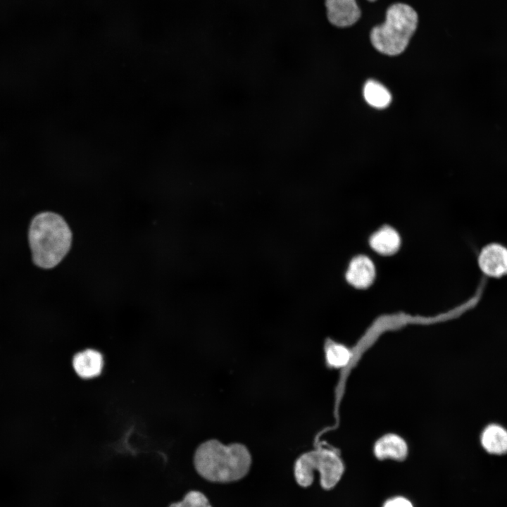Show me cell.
Here are the masks:
<instances>
[{"instance_id":"cell-1","label":"cell","mask_w":507,"mask_h":507,"mask_svg":"<svg viewBox=\"0 0 507 507\" xmlns=\"http://www.w3.org/2000/svg\"><path fill=\"white\" fill-rule=\"evenodd\" d=\"M194 465L197 473L208 481L232 482L247 475L251 465V456L242 444L225 445L211 439L196 449Z\"/></svg>"},{"instance_id":"cell-2","label":"cell","mask_w":507,"mask_h":507,"mask_svg":"<svg viewBox=\"0 0 507 507\" xmlns=\"http://www.w3.org/2000/svg\"><path fill=\"white\" fill-rule=\"evenodd\" d=\"M28 240L35 265L51 269L56 266L69 251L72 232L62 216L46 211L38 213L32 220Z\"/></svg>"},{"instance_id":"cell-3","label":"cell","mask_w":507,"mask_h":507,"mask_svg":"<svg viewBox=\"0 0 507 507\" xmlns=\"http://www.w3.org/2000/svg\"><path fill=\"white\" fill-rule=\"evenodd\" d=\"M418 25V15L410 6L397 3L389 7L385 20L373 28L370 41L380 52L396 56L407 47Z\"/></svg>"},{"instance_id":"cell-4","label":"cell","mask_w":507,"mask_h":507,"mask_svg":"<svg viewBox=\"0 0 507 507\" xmlns=\"http://www.w3.org/2000/svg\"><path fill=\"white\" fill-rule=\"evenodd\" d=\"M344 471V463L338 453L326 448H319L303 453L297 458L294 466L295 480L299 486H311L314 480V473L318 472L320 485L325 490H330L338 484Z\"/></svg>"},{"instance_id":"cell-5","label":"cell","mask_w":507,"mask_h":507,"mask_svg":"<svg viewBox=\"0 0 507 507\" xmlns=\"http://www.w3.org/2000/svg\"><path fill=\"white\" fill-rule=\"evenodd\" d=\"M377 270L376 265L370 256L359 254L350 259L344 278L349 287L358 290H365L375 282Z\"/></svg>"},{"instance_id":"cell-6","label":"cell","mask_w":507,"mask_h":507,"mask_svg":"<svg viewBox=\"0 0 507 507\" xmlns=\"http://www.w3.org/2000/svg\"><path fill=\"white\" fill-rule=\"evenodd\" d=\"M478 265L485 276L501 277L507 275V248L498 243L487 244L480 251Z\"/></svg>"},{"instance_id":"cell-7","label":"cell","mask_w":507,"mask_h":507,"mask_svg":"<svg viewBox=\"0 0 507 507\" xmlns=\"http://www.w3.org/2000/svg\"><path fill=\"white\" fill-rule=\"evenodd\" d=\"M368 244L377 254L389 257L400 251L402 239L399 232L394 226L382 225L371 234Z\"/></svg>"},{"instance_id":"cell-8","label":"cell","mask_w":507,"mask_h":507,"mask_svg":"<svg viewBox=\"0 0 507 507\" xmlns=\"http://www.w3.org/2000/svg\"><path fill=\"white\" fill-rule=\"evenodd\" d=\"M330 22L337 27H348L358 21L361 10L356 0H326Z\"/></svg>"},{"instance_id":"cell-9","label":"cell","mask_w":507,"mask_h":507,"mask_svg":"<svg viewBox=\"0 0 507 507\" xmlns=\"http://www.w3.org/2000/svg\"><path fill=\"white\" fill-rule=\"evenodd\" d=\"M375 456L379 460L403 461L408 454L406 441L399 435L388 433L379 438L373 447Z\"/></svg>"},{"instance_id":"cell-10","label":"cell","mask_w":507,"mask_h":507,"mask_svg":"<svg viewBox=\"0 0 507 507\" xmlns=\"http://www.w3.org/2000/svg\"><path fill=\"white\" fill-rule=\"evenodd\" d=\"M480 441L482 448L489 454L507 453V429L499 423L486 425L480 433Z\"/></svg>"},{"instance_id":"cell-11","label":"cell","mask_w":507,"mask_h":507,"mask_svg":"<svg viewBox=\"0 0 507 507\" xmlns=\"http://www.w3.org/2000/svg\"><path fill=\"white\" fill-rule=\"evenodd\" d=\"M73 364L80 377L85 379L92 378L98 376L101 372L102 355L96 350L87 349L75 354Z\"/></svg>"},{"instance_id":"cell-12","label":"cell","mask_w":507,"mask_h":507,"mask_svg":"<svg viewBox=\"0 0 507 507\" xmlns=\"http://www.w3.org/2000/svg\"><path fill=\"white\" fill-rule=\"evenodd\" d=\"M363 95L365 101L371 106L377 108L387 107L392 101V96L388 89L380 82L373 80L365 83Z\"/></svg>"},{"instance_id":"cell-13","label":"cell","mask_w":507,"mask_h":507,"mask_svg":"<svg viewBox=\"0 0 507 507\" xmlns=\"http://www.w3.org/2000/svg\"><path fill=\"white\" fill-rule=\"evenodd\" d=\"M325 358L330 366L336 368H344L349 363L352 353L344 344H331L326 349Z\"/></svg>"},{"instance_id":"cell-14","label":"cell","mask_w":507,"mask_h":507,"mask_svg":"<svg viewBox=\"0 0 507 507\" xmlns=\"http://www.w3.org/2000/svg\"><path fill=\"white\" fill-rule=\"evenodd\" d=\"M168 507H212V506L204 494L199 491L191 490L181 501L172 503Z\"/></svg>"},{"instance_id":"cell-15","label":"cell","mask_w":507,"mask_h":507,"mask_svg":"<svg viewBox=\"0 0 507 507\" xmlns=\"http://www.w3.org/2000/svg\"><path fill=\"white\" fill-rule=\"evenodd\" d=\"M382 507H413V503L403 496H395L387 500Z\"/></svg>"},{"instance_id":"cell-16","label":"cell","mask_w":507,"mask_h":507,"mask_svg":"<svg viewBox=\"0 0 507 507\" xmlns=\"http://www.w3.org/2000/svg\"><path fill=\"white\" fill-rule=\"evenodd\" d=\"M368 1H375V0H368Z\"/></svg>"}]
</instances>
